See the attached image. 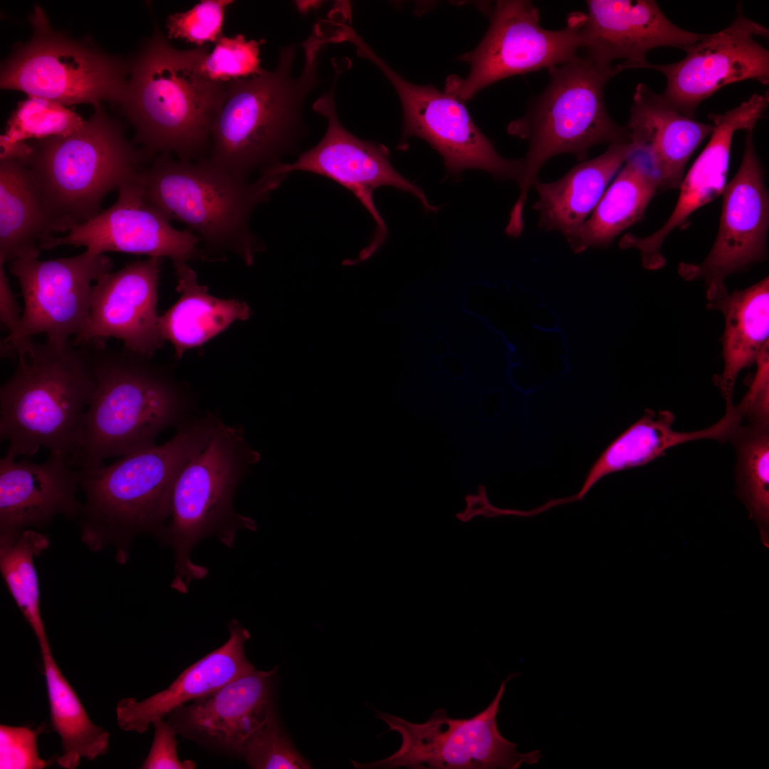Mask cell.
Instances as JSON below:
<instances>
[{"label": "cell", "instance_id": "cell-1", "mask_svg": "<svg viewBox=\"0 0 769 769\" xmlns=\"http://www.w3.org/2000/svg\"><path fill=\"white\" fill-rule=\"evenodd\" d=\"M329 43L325 30L315 25L303 43L305 60L298 77L292 74L296 54L292 44L281 48L274 70L228 83L211 124L207 162L243 181L257 169L262 172L281 162L302 130L303 103L321 82L320 54Z\"/></svg>", "mask_w": 769, "mask_h": 769}, {"label": "cell", "instance_id": "cell-2", "mask_svg": "<svg viewBox=\"0 0 769 769\" xmlns=\"http://www.w3.org/2000/svg\"><path fill=\"white\" fill-rule=\"evenodd\" d=\"M209 51V45L174 48L155 23L152 36L128 60L127 87L117 107L135 128L132 143L141 145L149 157L174 152L192 161L209 144L228 83L200 73L199 63Z\"/></svg>", "mask_w": 769, "mask_h": 769}, {"label": "cell", "instance_id": "cell-3", "mask_svg": "<svg viewBox=\"0 0 769 769\" xmlns=\"http://www.w3.org/2000/svg\"><path fill=\"white\" fill-rule=\"evenodd\" d=\"M220 421L211 413L191 417L164 444L126 454L108 466L79 469L86 498L80 513L85 542L94 548L117 542L124 559L133 536L147 531L157 535L169 518L180 471L206 446Z\"/></svg>", "mask_w": 769, "mask_h": 769}, {"label": "cell", "instance_id": "cell-4", "mask_svg": "<svg viewBox=\"0 0 769 769\" xmlns=\"http://www.w3.org/2000/svg\"><path fill=\"white\" fill-rule=\"evenodd\" d=\"M18 362L0 388V438L6 455L31 457L43 446L68 462L81 441L93 389L89 350L28 339L15 350Z\"/></svg>", "mask_w": 769, "mask_h": 769}, {"label": "cell", "instance_id": "cell-5", "mask_svg": "<svg viewBox=\"0 0 769 769\" xmlns=\"http://www.w3.org/2000/svg\"><path fill=\"white\" fill-rule=\"evenodd\" d=\"M87 347L93 389L71 466L90 469L106 459L155 445L162 431L190 418V399L149 359L105 344Z\"/></svg>", "mask_w": 769, "mask_h": 769}, {"label": "cell", "instance_id": "cell-6", "mask_svg": "<svg viewBox=\"0 0 769 769\" xmlns=\"http://www.w3.org/2000/svg\"><path fill=\"white\" fill-rule=\"evenodd\" d=\"M622 70V63L600 66L585 55L553 67L543 92L531 100L523 116L509 123L508 132L527 141L528 150L523 159L520 193L508 229L519 232L524 229L528 192L548 159L572 154L585 161L593 146L630 142L628 129L611 118L604 99L607 83Z\"/></svg>", "mask_w": 769, "mask_h": 769}, {"label": "cell", "instance_id": "cell-7", "mask_svg": "<svg viewBox=\"0 0 769 769\" xmlns=\"http://www.w3.org/2000/svg\"><path fill=\"white\" fill-rule=\"evenodd\" d=\"M260 454L244 437L242 427L221 420L206 446L180 471L172 489L167 523L157 535L175 555L171 587L182 594L191 582L204 578L208 570L190 559L194 547L204 538L216 536L233 546L240 528L256 530L255 522L233 507L236 490Z\"/></svg>", "mask_w": 769, "mask_h": 769}, {"label": "cell", "instance_id": "cell-8", "mask_svg": "<svg viewBox=\"0 0 769 769\" xmlns=\"http://www.w3.org/2000/svg\"><path fill=\"white\" fill-rule=\"evenodd\" d=\"M79 131L28 142L23 159L44 196L55 232H68L101 211L104 197L142 169L149 157L125 136L121 122L103 106Z\"/></svg>", "mask_w": 769, "mask_h": 769}, {"label": "cell", "instance_id": "cell-9", "mask_svg": "<svg viewBox=\"0 0 769 769\" xmlns=\"http://www.w3.org/2000/svg\"><path fill=\"white\" fill-rule=\"evenodd\" d=\"M140 175L150 206L170 221L184 224L208 246L233 251L249 265L259 249L249 227L251 214L287 176L271 166L248 182L206 159L174 160L168 153Z\"/></svg>", "mask_w": 769, "mask_h": 769}, {"label": "cell", "instance_id": "cell-10", "mask_svg": "<svg viewBox=\"0 0 769 769\" xmlns=\"http://www.w3.org/2000/svg\"><path fill=\"white\" fill-rule=\"evenodd\" d=\"M32 34L1 63L2 89L22 91L64 106L121 103L127 83L128 61L105 53L89 40L54 30L43 9L28 16Z\"/></svg>", "mask_w": 769, "mask_h": 769}, {"label": "cell", "instance_id": "cell-11", "mask_svg": "<svg viewBox=\"0 0 769 769\" xmlns=\"http://www.w3.org/2000/svg\"><path fill=\"white\" fill-rule=\"evenodd\" d=\"M518 674L503 681L489 705L471 718H451L441 708L426 722L415 723L376 710V717L389 726L388 731L401 736V746L382 760L352 763L358 769H516L522 763H538L542 757L540 750L519 753L517 745L498 728L506 684Z\"/></svg>", "mask_w": 769, "mask_h": 769}, {"label": "cell", "instance_id": "cell-12", "mask_svg": "<svg viewBox=\"0 0 769 769\" xmlns=\"http://www.w3.org/2000/svg\"><path fill=\"white\" fill-rule=\"evenodd\" d=\"M489 28L478 46L462 54L468 75L447 78L445 92L464 103L486 86L513 75L548 70L572 61L582 48V14L572 13L567 26L548 30L530 1H497L488 11Z\"/></svg>", "mask_w": 769, "mask_h": 769}, {"label": "cell", "instance_id": "cell-13", "mask_svg": "<svg viewBox=\"0 0 769 769\" xmlns=\"http://www.w3.org/2000/svg\"><path fill=\"white\" fill-rule=\"evenodd\" d=\"M350 42L355 46L358 56L380 69L399 98L404 120L400 147L409 137H420L440 154L451 174L476 169L498 179H511L519 183L523 173V159H508L501 156L476 126L462 102L431 85L407 81L359 35L352 36Z\"/></svg>", "mask_w": 769, "mask_h": 769}, {"label": "cell", "instance_id": "cell-14", "mask_svg": "<svg viewBox=\"0 0 769 769\" xmlns=\"http://www.w3.org/2000/svg\"><path fill=\"white\" fill-rule=\"evenodd\" d=\"M112 267L105 254L86 250L67 258L10 262L9 271L21 287L23 310L17 329L4 340L1 352H15L19 345L39 333L53 345L70 342L86 318L95 283Z\"/></svg>", "mask_w": 769, "mask_h": 769}, {"label": "cell", "instance_id": "cell-15", "mask_svg": "<svg viewBox=\"0 0 769 769\" xmlns=\"http://www.w3.org/2000/svg\"><path fill=\"white\" fill-rule=\"evenodd\" d=\"M738 9L727 27L702 34L684 50L686 56L681 60L646 66L666 77V88L660 95L676 111L694 118L699 105L726 85L746 80L768 85L769 51L755 37H768L769 30Z\"/></svg>", "mask_w": 769, "mask_h": 769}, {"label": "cell", "instance_id": "cell-16", "mask_svg": "<svg viewBox=\"0 0 769 769\" xmlns=\"http://www.w3.org/2000/svg\"><path fill=\"white\" fill-rule=\"evenodd\" d=\"M332 90L323 95L313 109L328 120L325 134L313 147L302 153L293 163L279 162L276 170L288 174L304 171L326 177L345 187L360 200L375 222L371 242L360 253L359 261L371 257L382 245L387 229L373 201L374 191L392 187L410 193L427 211H435L423 191L400 174L389 161V151L382 145L360 139L340 122Z\"/></svg>", "mask_w": 769, "mask_h": 769}, {"label": "cell", "instance_id": "cell-17", "mask_svg": "<svg viewBox=\"0 0 769 769\" xmlns=\"http://www.w3.org/2000/svg\"><path fill=\"white\" fill-rule=\"evenodd\" d=\"M753 132L746 131L740 167L723 191L718 231L709 253L699 264L681 263L679 267L686 280L704 279L708 301L727 291L728 275L766 258L769 197Z\"/></svg>", "mask_w": 769, "mask_h": 769}, {"label": "cell", "instance_id": "cell-18", "mask_svg": "<svg viewBox=\"0 0 769 769\" xmlns=\"http://www.w3.org/2000/svg\"><path fill=\"white\" fill-rule=\"evenodd\" d=\"M140 172L117 190L115 202L66 236H50L41 250L63 245L83 246L93 254L122 252L187 263L200 256L199 238L189 229L177 230L150 206L144 195Z\"/></svg>", "mask_w": 769, "mask_h": 769}, {"label": "cell", "instance_id": "cell-19", "mask_svg": "<svg viewBox=\"0 0 769 769\" xmlns=\"http://www.w3.org/2000/svg\"><path fill=\"white\" fill-rule=\"evenodd\" d=\"M162 258L148 257L108 272L95 283L86 318L71 343L105 345L110 338L124 350L150 359L164 340L157 313Z\"/></svg>", "mask_w": 769, "mask_h": 769}, {"label": "cell", "instance_id": "cell-20", "mask_svg": "<svg viewBox=\"0 0 769 769\" xmlns=\"http://www.w3.org/2000/svg\"><path fill=\"white\" fill-rule=\"evenodd\" d=\"M272 670L256 669L216 691L171 711L168 723L177 734L202 746L239 754L247 739L277 713Z\"/></svg>", "mask_w": 769, "mask_h": 769}, {"label": "cell", "instance_id": "cell-21", "mask_svg": "<svg viewBox=\"0 0 769 769\" xmlns=\"http://www.w3.org/2000/svg\"><path fill=\"white\" fill-rule=\"evenodd\" d=\"M768 103V93L753 94L723 114H710L708 118L713 129L709 141L684 174L679 188L676 204L669 219L660 229L647 236L624 234L619 241V247L637 249L647 269L656 270L664 266L665 258L660 250L665 239L674 229L685 224L696 210L722 194L726 184L734 134L738 130H754Z\"/></svg>", "mask_w": 769, "mask_h": 769}, {"label": "cell", "instance_id": "cell-22", "mask_svg": "<svg viewBox=\"0 0 769 769\" xmlns=\"http://www.w3.org/2000/svg\"><path fill=\"white\" fill-rule=\"evenodd\" d=\"M582 13V48L600 66L615 60L627 69L645 68L648 52L659 47L684 50L702 34L673 23L652 0H589Z\"/></svg>", "mask_w": 769, "mask_h": 769}, {"label": "cell", "instance_id": "cell-23", "mask_svg": "<svg viewBox=\"0 0 769 769\" xmlns=\"http://www.w3.org/2000/svg\"><path fill=\"white\" fill-rule=\"evenodd\" d=\"M80 471L61 456L50 454L43 463L0 461V538L48 523L55 516H80L75 495Z\"/></svg>", "mask_w": 769, "mask_h": 769}, {"label": "cell", "instance_id": "cell-24", "mask_svg": "<svg viewBox=\"0 0 769 769\" xmlns=\"http://www.w3.org/2000/svg\"><path fill=\"white\" fill-rule=\"evenodd\" d=\"M627 128L656 175L660 192L679 189L691 155L713 129L668 105L644 83L634 90Z\"/></svg>", "mask_w": 769, "mask_h": 769}, {"label": "cell", "instance_id": "cell-25", "mask_svg": "<svg viewBox=\"0 0 769 769\" xmlns=\"http://www.w3.org/2000/svg\"><path fill=\"white\" fill-rule=\"evenodd\" d=\"M228 628L229 637L222 646L184 670L166 689L142 701L132 697L120 699L115 709L119 727L143 733L154 721L164 718L181 705L255 670L244 651L250 633L236 619L231 621Z\"/></svg>", "mask_w": 769, "mask_h": 769}, {"label": "cell", "instance_id": "cell-26", "mask_svg": "<svg viewBox=\"0 0 769 769\" xmlns=\"http://www.w3.org/2000/svg\"><path fill=\"white\" fill-rule=\"evenodd\" d=\"M674 418L668 410L646 409L641 418L605 449L590 469L580 491L567 501L583 498L603 477L645 465L676 446L700 439L728 441L741 422L740 414L732 407L726 408L721 419L711 426L693 431L674 430Z\"/></svg>", "mask_w": 769, "mask_h": 769}, {"label": "cell", "instance_id": "cell-27", "mask_svg": "<svg viewBox=\"0 0 769 769\" xmlns=\"http://www.w3.org/2000/svg\"><path fill=\"white\" fill-rule=\"evenodd\" d=\"M637 152L632 142L611 145L556 181H536L533 187L538 199L533 209L539 214L538 226L568 239L590 216L622 164Z\"/></svg>", "mask_w": 769, "mask_h": 769}, {"label": "cell", "instance_id": "cell-28", "mask_svg": "<svg viewBox=\"0 0 769 769\" xmlns=\"http://www.w3.org/2000/svg\"><path fill=\"white\" fill-rule=\"evenodd\" d=\"M55 232L41 187L21 160L0 162V263L38 258Z\"/></svg>", "mask_w": 769, "mask_h": 769}, {"label": "cell", "instance_id": "cell-29", "mask_svg": "<svg viewBox=\"0 0 769 769\" xmlns=\"http://www.w3.org/2000/svg\"><path fill=\"white\" fill-rule=\"evenodd\" d=\"M659 190L658 178L648 159L637 152L625 162L587 219L567 239L570 247L582 252L591 247L608 246L624 230L643 219Z\"/></svg>", "mask_w": 769, "mask_h": 769}, {"label": "cell", "instance_id": "cell-30", "mask_svg": "<svg viewBox=\"0 0 769 769\" xmlns=\"http://www.w3.org/2000/svg\"><path fill=\"white\" fill-rule=\"evenodd\" d=\"M722 312L725 329L721 338L724 366L713 382L726 402H732L736 378L755 362L769 338V278L708 301Z\"/></svg>", "mask_w": 769, "mask_h": 769}, {"label": "cell", "instance_id": "cell-31", "mask_svg": "<svg viewBox=\"0 0 769 769\" xmlns=\"http://www.w3.org/2000/svg\"><path fill=\"white\" fill-rule=\"evenodd\" d=\"M180 298L164 315L159 328L164 340H169L178 358L185 350L199 347L217 335L236 320L249 318V306L235 300L217 298L200 286L196 273L187 263H173Z\"/></svg>", "mask_w": 769, "mask_h": 769}, {"label": "cell", "instance_id": "cell-32", "mask_svg": "<svg viewBox=\"0 0 769 769\" xmlns=\"http://www.w3.org/2000/svg\"><path fill=\"white\" fill-rule=\"evenodd\" d=\"M52 726L61 738L58 765L77 768L108 750L110 734L90 719L78 696L48 649L41 651Z\"/></svg>", "mask_w": 769, "mask_h": 769}, {"label": "cell", "instance_id": "cell-33", "mask_svg": "<svg viewBox=\"0 0 769 769\" xmlns=\"http://www.w3.org/2000/svg\"><path fill=\"white\" fill-rule=\"evenodd\" d=\"M729 441L736 455L737 495L758 526L763 545L768 548L769 424L741 423Z\"/></svg>", "mask_w": 769, "mask_h": 769}, {"label": "cell", "instance_id": "cell-34", "mask_svg": "<svg viewBox=\"0 0 769 769\" xmlns=\"http://www.w3.org/2000/svg\"><path fill=\"white\" fill-rule=\"evenodd\" d=\"M49 545L48 538L34 530L0 538V569L16 605L32 629L40 650L51 648L40 610V592L34 558Z\"/></svg>", "mask_w": 769, "mask_h": 769}, {"label": "cell", "instance_id": "cell-35", "mask_svg": "<svg viewBox=\"0 0 769 769\" xmlns=\"http://www.w3.org/2000/svg\"><path fill=\"white\" fill-rule=\"evenodd\" d=\"M85 120L73 109L34 96L19 102L0 137V159H21L28 151L27 142L66 137L83 128Z\"/></svg>", "mask_w": 769, "mask_h": 769}, {"label": "cell", "instance_id": "cell-36", "mask_svg": "<svg viewBox=\"0 0 769 769\" xmlns=\"http://www.w3.org/2000/svg\"><path fill=\"white\" fill-rule=\"evenodd\" d=\"M264 39L247 40L242 34L221 36L199 63L200 73L206 79L227 83L258 75L264 71L261 66L260 47Z\"/></svg>", "mask_w": 769, "mask_h": 769}, {"label": "cell", "instance_id": "cell-37", "mask_svg": "<svg viewBox=\"0 0 769 769\" xmlns=\"http://www.w3.org/2000/svg\"><path fill=\"white\" fill-rule=\"evenodd\" d=\"M239 756L253 769L311 768L284 732L277 713L247 739Z\"/></svg>", "mask_w": 769, "mask_h": 769}, {"label": "cell", "instance_id": "cell-38", "mask_svg": "<svg viewBox=\"0 0 769 769\" xmlns=\"http://www.w3.org/2000/svg\"><path fill=\"white\" fill-rule=\"evenodd\" d=\"M231 0H204L183 12L170 14L167 20V38L179 39L197 47L215 43L222 28Z\"/></svg>", "mask_w": 769, "mask_h": 769}, {"label": "cell", "instance_id": "cell-39", "mask_svg": "<svg viewBox=\"0 0 769 769\" xmlns=\"http://www.w3.org/2000/svg\"><path fill=\"white\" fill-rule=\"evenodd\" d=\"M38 731L26 726H0V768L42 769L47 762L38 750Z\"/></svg>", "mask_w": 769, "mask_h": 769}, {"label": "cell", "instance_id": "cell-40", "mask_svg": "<svg viewBox=\"0 0 769 769\" xmlns=\"http://www.w3.org/2000/svg\"><path fill=\"white\" fill-rule=\"evenodd\" d=\"M755 363L756 372L739 404L736 405L748 423L769 424V347L763 349Z\"/></svg>", "mask_w": 769, "mask_h": 769}, {"label": "cell", "instance_id": "cell-41", "mask_svg": "<svg viewBox=\"0 0 769 769\" xmlns=\"http://www.w3.org/2000/svg\"><path fill=\"white\" fill-rule=\"evenodd\" d=\"M154 739L150 752L140 766L142 769H193L196 763L189 760H180L174 728L163 718L152 722Z\"/></svg>", "mask_w": 769, "mask_h": 769}, {"label": "cell", "instance_id": "cell-42", "mask_svg": "<svg viewBox=\"0 0 769 769\" xmlns=\"http://www.w3.org/2000/svg\"><path fill=\"white\" fill-rule=\"evenodd\" d=\"M3 263H0V322L9 335L18 328L22 313L11 291Z\"/></svg>", "mask_w": 769, "mask_h": 769}, {"label": "cell", "instance_id": "cell-43", "mask_svg": "<svg viewBox=\"0 0 769 769\" xmlns=\"http://www.w3.org/2000/svg\"><path fill=\"white\" fill-rule=\"evenodd\" d=\"M337 28H338V24H337ZM336 31H337V29H336ZM336 40H337V35H336ZM337 43H338V42H337Z\"/></svg>", "mask_w": 769, "mask_h": 769}]
</instances>
